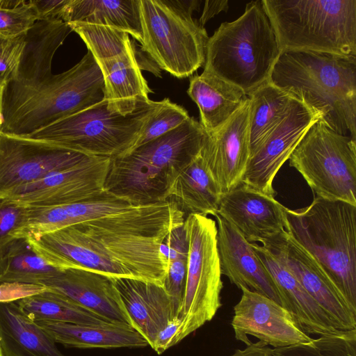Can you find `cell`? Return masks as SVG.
I'll return each instance as SVG.
<instances>
[{"instance_id":"6da1fadb","label":"cell","mask_w":356,"mask_h":356,"mask_svg":"<svg viewBox=\"0 0 356 356\" xmlns=\"http://www.w3.org/2000/svg\"><path fill=\"white\" fill-rule=\"evenodd\" d=\"M173 226L149 205L26 238L49 266L163 285L168 268L160 245Z\"/></svg>"},{"instance_id":"7a4b0ae2","label":"cell","mask_w":356,"mask_h":356,"mask_svg":"<svg viewBox=\"0 0 356 356\" xmlns=\"http://www.w3.org/2000/svg\"><path fill=\"white\" fill-rule=\"evenodd\" d=\"M105 99L104 81L90 51L65 72L33 83L7 82L1 133L28 136Z\"/></svg>"},{"instance_id":"3957f363","label":"cell","mask_w":356,"mask_h":356,"mask_svg":"<svg viewBox=\"0 0 356 356\" xmlns=\"http://www.w3.org/2000/svg\"><path fill=\"white\" fill-rule=\"evenodd\" d=\"M268 81L321 112L334 131L356 140V57L284 50Z\"/></svg>"},{"instance_id":"277c9868","label":"cell","mask_w":356,"mask_h":356,"mask_svg":"<svg viewBox=\"0 0 356 356\" xmlns=\"http://www.w3.org/2000/svg\"><path fill=\"white\" fill-rule=\"evenodd\" d=\"M206 135L190 117L165 135L111 159L104 192L134 205L165 201L173 177L200 154Z\"/></svg>"},{"instance_id":"5b68a950","label":"cell","mask_w":356,"mask_h":356,"mask_svg":"<svg viewBox=\"0 0 356 356\" xmlns=\"http://www.w3.org/2000/svg\"><path fill=\"white\" fill-rule=\"evenodd\" d=\"M281 49L261 0L246 4L236 20L209 38L203 72L239 88L248 96L269 79Z\"/></svg>"},{"instance_id":"8992f818","label":"cell","mask_w":356,"mask_h":356,"mask_svg":"<svg viewBox=\"0 0 356 356\" xmlns=\"http://www.w3.org/2000/svg\"><path fill=\"white\" fill-rule=\"evenodd\" d=\"M285 230L321 264L356 310V205L314 197L301 209L285 207Z\"/></svg>"},{"instance_id":"52a82bcc","label":"cell","mask_w":356,"mask_h":356,"mask_svg":"<svg viewBox=\"0 0 356 356\" xmlns=\"http://www.w3.org/2000/svg\"><path fill=\"white\" fill-rule=\"evenodd\" d=\"M284 50L356 57V0H261Z\"/></svg>"},{"instance_id":"ba28073f","label":"cell","mask_w":356,"mask_h":356,"mask_svg":"<svg viewBox=\"0 0 356 356\" xmlns=\"http://www.w3.org/2000/svg\"><path fill=\"white\" fill-rule=\"evenodd\" d=\"M201 1L139 0L141 50L172 76H190L204 64L209 36L192 17Z\"/></svg>"},{"instance_id":"9c48e42d","label":"cell","mask_w":356,"mask_h":356,"mask_svg":"<svg viewBox=\"0 0 356 356\" xmlns=\"http://www.w3.org/2000/svg\"><path fill=\"white\" fill-rule=\"evenodd\" d=\"M160 101H151L123 115L106 99L47 125L28 136L90 156L114 159L134 145Z\"/></svg>"},{"instance_id":"30bf717a","label":"cell","mask_w":356,"mask_h":356,"mask_svg":"<svg viewBox=\"0 0 356 356\" xmlns=\"http://www.w3.org/2000/svg\"><path fill=\"white\" fill-rule=\"evenodd\" d=\"M183 227L188 243V259L175 345L214 317L222 305L223 287L216 220L193 213L185 218Z\"/></svg>"},{"instance_id":"8fae6325","label":"cell","mask_w":356,"mask_h":356,"mask_svg":"<svg viewBox=\"0 0 356 356\" xmlns=\"http://www.w3.org/2000/svg\"><path fill=\"white\" fill-rule=\"evenodd\" d=\"M314 197L356 205V140L314 122L289 157Z\"/></svg>"},{"instance_id":"7c38bea8","label":"cell","mask_w":356,"mask_h":356,"mask_svg":"<svg viewBox=\"0 0 356 356\" xmlns=\"http://www.w3.org/2000/svg\"><path fill=\"white\" fill-rule=\"evenodd\" d=\"M68 25L83 40L98 65L104 81L105 99L112 110L128 115L152 101V90L128 33L105 25Z\"/></svg>"},{"instance_id":"4fadbf2b","label":"cell","mask_w":356,"mask_h":356,"mask_svg":"<svg viewBox=\"0 0 356 356\" xmlns=\"http://www.w3.org/2000/svg\"><path fill=\"white\" fill-rule=\"evenodd\" d=\"M90 156L50 142L0 132V200L25 184L73 167Z\"/></svg>"},{"instance_id":"5bb4252c","label":"cell","mask_w":356,"mask_h":356,"mask_svg":"<svg viewBox=\"0 0 356 356\" xmlns=\"http://www.w3.org/2000/svg\"><path fill=\"white\" fill-rule=\"evenodd\" d=\"M261 243L288 269L340 330L356 329V310L318 261L286 230Z\"/></svg>"},{"instance_id":"9a60e30c","label":"cell","mask_w":356,"mask_h":356,"mask_svg":"<svg viewBox=\"0 0 356 356\" xmlns=\"http://www.w3.org/2000/svg\"><path fill=\"white\" fill-rule=\"evenodd\" d=\"M323 118L321 112L294 97L282 120L250 154L241 182L275 197V177L309 127Z\"/></svg>"},{"instance_id":"2e32d148","label":"cell","mask_w":356,"mask_h":356,"mask_svg":"<svg viewBox=\"0 0 356 356\" xmlns=\"http://www.w3.org/2000/svg\"><path fill=\"white\" fill-rule=\"evenodd\" d=\"M111 162V158L90 156L21 186L4 200L31 207L65 205L95 197L104 192Z\"/></svg>"},{"instance_id":"e0dca14e","label":"cell","mask_w":356,"mask_h":356,"mask_svg":"<svg viewBox=\"0 0 356 356\" xmlns=\"http://www.w3.org/2000/svg\"><path fill=\"white\" fill-rule=\"evenodd\" d=\"M240 289L242 296L234 307L231 323L236 340L250 345V335L274 348L312 340L280 304L245 287Z\"/></svg>"},{"instance_id":"ac0fdd59","label":"cell","mask_w":356,"mask_h":356,"mask_svg":"<svg viewBox=\"0 0 356 356\" xmlns=\"http://www.w3.org/2000/svg\"><path fill=\"white\" fill-rule=\"evenodd\" d=\"M249 99L219 129L207 134L200 155L218 186L225 194L243 179L250 158L248 131Z\"/></svg>"},{"instance_id":"d6986e66","label":"cell","mask_w":356,"mask_h":356,"mask_svg":"<svg viewBox=\"0 0 356 356\" xmlns=\"http://www.w3.org/2000/svg\"><path fill=\"white\" fill-rule=\"evenodd\" d=\"M249 243H262L285 230V207L241 182L221 197L218 213Z\"/></svg>"},{"instance_id":"ffe728a7","label":"cell","mask_w":356,"mask_h":356,"mask_svg":"<svg viewBox=\"0 0 356 356\" xmlns=\"http://www.w3.org/2000/svg\"><path fill=\"white\" fill-rule=\"evenodd\" d=\"M42 285L111 323L131 326L111 277L88 269L69 268L58 270Z\"/></svg>"},{"instance_id":"44dd1931","label":"cell","mask_w":356,"mask_h":356,"mask_svg":"<svg viewBox=\"0 0 356 356\" xmlns=\"http://www.w3.org/2000/svg\"><path fill=\"white\" fill-rule=\"evenodd\" d=\"M214 216L221 274L238 289L245 287L281 305L275 284L252 243L218 214Z\"/></svg>"},{"instance_id":"7402d4cb","label":"cell","mask_w":356,"mask_h":356,"mask_svg":"<svg viewBox=\"0 0 356 356\" xmlns=\"http://www.w3.org/2000/svg\"><path fill=\"white\" fill-rule=\"evenodd\" d=\"M277 289L281 305L307 334L330 335L341 331L295 277L262 245L252 243Z\"/></svg>"},{"instance_id":"603a6c76","label":"cell","mask_w":356,"mask_h":356,"mask_svg":"<svg viewBox=\"0 0 356 356\" xmlns=\"http://www.w3.org/2000/svg\"><path fill=\"white\" fill-rule=\"evenodd\" d=\"M131 326L152 347L157 334L174 321L172 302L163 286L143 280L112 277Z\"/></svg>"},{"instance_id":"cb8c5ba5","label":"cell","mask_w":356,"mask_h":356,"mask_svg":"<svg viewBox=\"0 0 356 356\" xmlns=\"http://www.w3.org/2000/svg\"><path fill=\"white\" fill-rule=\"evenodd\" d=\"M55 341L16 302H0L2 356H67Z\"/></svg>"},{"instance_id":"d4e9b609","label":"cell","mask_w":356,"mask_h":356,"mask_svg":"<svg viewBox=\"0 0 356 356\" xmlns=\"http://www.w3.org/2000/svg\"><path fill=\"white\" fill-rule=\"evenodd\" d=\"M187 93L198 106L199 122L207 134L222 127L248 99L239 88L205 72L190 79Z\"/></svg>"},{"instance_id":"484cf974","label":"cell","mask_w":356,"mask_h":356,"mask_svg":"<svg viewBox=\"0 0 356 356\" xmlns=\"http://www.w3.org/2000/svg\"><path fill=\"white\" fill-rule=\"evenodd\" d=\"M36 323L56 343L66 347L116 348L149 346L138 331L126 324L86 325L53 321Z\"/></svg>"},{"instance_id":"4316f807","label":"cell","mask_w":356,"mask_h":356,"mask_svg":"<svg viewBox=\"0 0 356 356\" xmlns=\"http://www.w3.org/2000/svg\"><path fill=\"white\" fill-rule=\"evenodd\" d=\"M222 195L200 152L176 173L165 200L172 199L186 217L193 213L214 216Z\"/></svg>"},{"instance_id":"83f0119b","label":"cell","mask_w":356,"mask_h":356,"mask_svg":"<svg viewBox=\"0 0 356 356\" xmlns=\"http://www.w3.org/2000/svg\"><path fill=\"white\" fill-rule=\"evenodd\" d=\"M72 30L62 20L37 21L25 33V44L17 76L22 83H33L51 76L54 55Z\"/></svg>"},{"instance_id":"f1b7e54d","label":"cell","mask_w":356,"mask_h":356,"mask_svg":"<svg viewBox=\"0 0 356 356\" xmlns=\"http://www.w3.org/2000/svg\"><path fill=\"white\" fill-rule=\"evenodd\" d=\"M59 17L67 24L111 26L142 42L139 0H68Z\"/></svg>"},{"instance_id":"f546056e","label":"cell","mask_w":356,"mask_h":356,"mask_svg":"<svg viewBox=\"0 0 356 356\" xmlns=\"http://www.w3.org/2000/svg\"><path fill=\"white\" fill-rule=\"evenodd\" d=\"M250 156L287 113L293 96L268 81L249 95Z\"/></svg>"},{"instance_id":"4dcf8cb0","label":"cell","mask_w":356,"mask_h":356,"mask_svg":"<svg viewBox=\"0 0 356 356\" xmlns=\"http://www.w3.org/2000/svg\"><path fill=\"white\" fill-rule=\"evenodd\" d=\"M16 302L35 322L53 321L86 325L114 323L49 289Z\"/></svg>"},{"instance_id":"1f68e13d","label":"cell","mask_w":356,"mask_h":356,"mask_svg":"<svg viewBox=\"0 0 356 356\" xmlns=\"http://www.w3.org/2000/svg\"><path fill=\"white\" fill-rule=\"evenodd\" d=\"M58 270L46 263L26 238H17L0 250V284H43Z\"/></svg>"},{"instance_id":"d6a6232c","label":"cell","mask_w":356,"mask_h":356,"mask_svg":"<svg viewBox=\"0 0 356 356\" xmlns=\"http://www.w3.org/2000/svg\"><path fill=\"white\" fill-rule=\"evenodd\" d=\"M275 356H356V329L321 336L309 342L273 348Z\"/></svg>"},{"instance_id":"836d02e7","label":"cell","mask_w":356,"mask_h":356,"mask_svg":"<svg viewBox=\"0 0 356 356\" xmlns=\"http://www.w3.org/2000/svg\"><path fill=\"white\" fill-rule=\"evenodd\" d=\"M189 118L188 111L181 106L172 102L168 98L163 99L160 101L159 106L145 124L132 147L125 154L175 129Z\"/></svg>"},{"instance_id":"e575fe53","label":"cell","mask_w":356,"mask_h":356,"mask_svg":"<svg viewBox=\"0 0 356 356\" xmlns=\"http://www.w3.org/2000/svg\"><path fill=\"white\" fill-rule=\"evenodd\" d=\"M37 21L30 1L0 0V35L9 38L21 35Z\"/></svg>"},{"instance_id":"d590c367","label":"cell","mask_w":356,"mask_h":356,"mask_svg":"<svg viewBox=\"0 0 356 356\" xmlns=\"http://www.w3.org/2000/svg\"><path fill=\"white\" fill-rule=\"evenodd\" d=\"M25 44V33L16 37L0 35V85L15 80Z\"/></svg>"},{"instance_id":"8d00e7d4","label":"cell","mask_w":356,"mask_h":356,"mask_svg":"<svg viewBox=\"0 0 356 356\" xmlns=\"http://www.w3.org/2000/svg\"><path fill=\"white\" fill-rule=\"evenodd\" d=\"M188 257H178L168 261V268L163 287L169 296L175 319L182 305L186 276Z\"/></svg>"},{"instance_id":"74e56055","label":"cell","mask_w":356,"mask_h":356,"mask_svg":"<svg viewBox=\"0 0 356 356\" xmlns=\"http://www.w3.org/2000/svg\"><path fill=\"white\" fill-rule=\"evenodd\" d=\"M25 207L8 200H0V250L14 241V234L20 225Z\"/></svg>"},{"instance_id":"f35d334b","label":"cell","mask_w":356,"mask_h":356,"mask_svg":"<svg viewBox=\"0 0 356 356\" xmlns=\"http://www.w3.org/2000/svg\"><path fill=\"white\" fill-rule=\"evenodd\" d=\"M48 290L42 284L24 282H3L0 284V302H15Z\"/></svg>"},{"instance_id":"ab89813d","label":"cell","mask_w":356,"mask_h":356,"mask_svg":"<svg viewBox=\"0 0 356 356\" xmlns=\"http://www.w3.org/2000/svg\"><path fill=\"white\" fill-rule=\"evenodd\" d=\"M68 0H30L38 21L61 20L60 13Z\"/></svg>"},{"instance_id":"60d3db41","label":"cell","mask_w":356,"mask_h":356,"mask_svg":"<svg viewBox=\"0 0 356 356\" xmlns=\"http://www.w3.org/2000/svg\"><path fill=\"white\" fill-rule=\"evenodd\" d=\"M179 326V320L175 319L157 334L152 347L157 354L161 355L168 348L175 346V338Z\"/></svg>"},{"instance_id":"b9f144b4","label":"cell","mask_w":356,"mask_h":356,"mask_svg":"<svg viewBox=\"0 0 356 356\" xmlns=\"http://www.w3.org/2000/svg\"><path fill=\"white\" fill-rule=\"evenodd\" d=\"M228 3V1L227 0L206 1L204 2L203 12L197 22L199 25L204 27V24L211 18L222 11L226 12L229 8Z\"/></svg>"},{"instance_id":"7bdbcfd3","label":"cell","mask_w":356,"mask_h":356,"mask_svg":"<svg viewBox=\"0 0 356 356\" xmlns=\"http://www.w3.org/2000/svg\"><path fill=\"white\" fill-rule=\"evenodd\" d=\"M231 356H275L273 349L261 341L252 342L243 350H236Z\"/></svg>"},{"instance_id":"ee69618b","label":"cell","mask_w":356,"mask_h":356,"mask_svg":"<svg viewBox=\"0 0 356 356\" xmlns=\"http://www.w3.org/2000/svg\"><path fill=\"white\" fill-rule=\"evenodd\" d=\"M4 85H0V130H1V112H2V95H3V90Z\"/></svg>"},{"instance_id":"f6af8a7d","label":"cell","mask_w":356,"mask_h":356,"mask_svg":"<svg viewBox=\"0 0 356 356\" xmlns=\"http://www.w3.org/2000/svg\"><path fill=\"white\" fill-rule=\"evenodd\" d=\"M0 356H2V353H1V347H0Z\"/></svg>"}]
</instances>
